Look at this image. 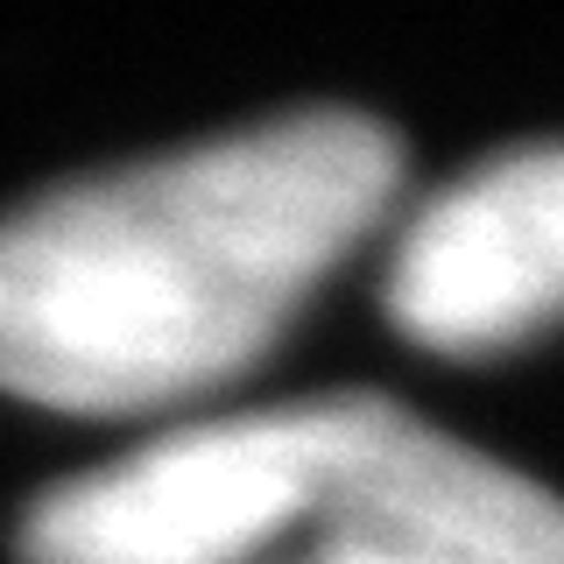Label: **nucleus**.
Returning <instances> with one entry per match:
<instances>
[{"label": "nucleus", "mask_w": 564, "mask_h": 564, "mask_svg": "<svg viewBox=\"0 0 564 564\" xmlns=\"http://www.w3.org/2000/svg\"><path fill=\"white\" fill-rule=\"evenodd\" d=\"M395 176L381 120L317 106L8 212L0 388L70 416H134L247 375L381 226Z\"/></svg>", "instance_id": "1"}, {"label": "nucleus", "mask_w": 564, "mask_h": 564, "mask_svg": "<svg viewBox=\"0 0 564 564\" xmlns=\"http://www.w3.org/2000/svg\"><path fill=\"white\" fill-rule=\"evenodd\" d=\"M375 388L205 416L35 494L29 564H247L311 529Z\"/></svg>", "instance_id": "2"}, {"label": "nucleus", "mask_w": 564, "mask_h": 564, "mask_svg": "<svg viewBox=\"0 0 564 564\" xmlns=\"http://www.w3.org/2000/svg\"><path fill=\"white\" fill-rule=\"evenodd\" d=\"M388 317L431 352H494L564 317V141L487 155L410 212Z\"/></svg>", "instance_id": "3"}, {"label": "nucleus", "mask_w": 564, "mask_h": 564, "mask_svg": "<svg viewBox=\"0 0 564 564\" xmlns=\"http://www.w3.org/2000/svg\"><path fill=\"white\" fill-rule=\"evenodd\" d=\"M311 529L317 557L346 564H564V501L551 487L388 395H367Z\"/></svg>", "instance_id": "4"}, {"label": "nucleus", "mask_w": 564, "mask_h": 564, "mask_svg": "<svg viewBox=\"0 0 564 564\" xmlns=\"http://www.w3.org/2000/svg\"><path fill=\"white\" fill-rule=\"evenodd\" d=\"M311 564H346V557H311Z\"/></svg>", "instance_id": "5"}]
</instances>
